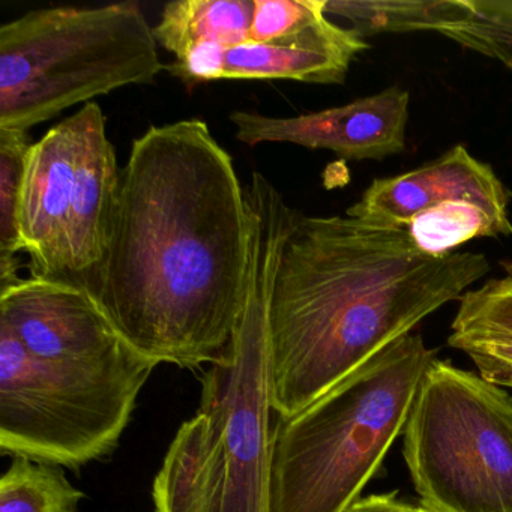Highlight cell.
I'll list each match as a JSON object with an SVG mask.
<instances>
[{"instance_id":"cell-1","label":"cell","mask_w":512,"mask_h":512,"mask_svg":"<svg viewBox=\"0 0 512 512\" xmlns=\"http://www.w3.org/2000/svg\"><path fill=\"white\" fill-rule=\"evenodd\" d=\"M248 247L247 188L209 125H154L122 169L109 247L89 292L134 349L196 370L232 347Z\"/></svg>"},{"instance_id":"cell-2","label":"cell","mask_w":512,"mask_h":512,"mask_svg":"<svg viewBox=\"0 0 512 512\" xmlns=\"http://www.w3.org/2000/svg\"><path fill=\"white\" fill-rule=\"evenodd\" d=\"M490 269L481 253L424 256L401 229L298 212L269 298L275 415L301 412Z\"/></svg>"},{"instance_id":"cell-3","label":"cell","mask_w":512,"mask_h":512,"mask_svg":"<svg viewBox=\"0 0 512 512\" xmlns=\"http://www.w3.org/2000/svg\"><path fill=\"white\" fill-rule=\"evenodd\" d=\"M247 199L244 310L226 358L203 373L199 412L181 425L155 476L157 512H271L269 298L298 211L262 173L251 178Z\"/></svg>"},{"instance_id":"cell-4","label":"cell","mask_w":512,"mask_h":512,"mask_svg":"<svg viewBox=\"0 0 512 512\" xmlns=\"http://www.w3.org/2000/svg\"><path fill=\"white\" fill-rule=\"evenodd\" d=\"M419 334L377 353L272 427L271 512H346L404 431L433 362Z\"/></svg>"},{"instance_id":"cell-5","label":"cell","mask_w":512,"mask_h":512,"mask_svg":"<svg viewBox=\"0 0 512 512\" xmlns=\"http://www.w3.org/2000/svg\"><path fill=\"white\" fill-rule=\"evenodd\" d=\"M166 70L136 2L29 11L0 28V128L28 133Z\"/></svg>"},{"instance_id":"cell-6","label":"cell","mask_w":512,"mask_h":512,"mask_svg":"<svg viewBox=\"0 0 512 512\" xmlns=\"http://www.w3.org/2000/svg\"><path fill=\"white\" fill-rule=\"evenodd\" d=\"M157 361L91 364L31 355L0 323V451L79 469L107 457Z\"/></svg>"},{"instance_id":"cell-7","label":"cell","mask_w":512,"mask_h":512,"mask_svg":"<svg viewBox=\"0 0 512 512\" xmlns=\"http://www.w3.org/2000/svg\"><path fill=\"white\" fill-rule=\"evenodd\" d=\"M121 172L97 103L32 143L20 200L31 277L91 289L109 247Z\"/></svg>"},{"instance_id":"cell-8","label":"cell","mask_w":512,"mask_h":512,"mask_svg":"<svg viewBox=\"0 0 512 512\" xmlns=\"http://www.w3.org/2000/svg\"><path fill=\"white\" fill-rule=\"evenodd\" d=\"M403 436L419 506L512 512V398L502 386L433 359Z\"/></svg>"},{"instance_id":"cell-9","label":"cell","mask_w":512,"mask_h":512,"mask_svg":"<svg viewBox=\"0 0 512 512\" xmlns=\"http://www.w3.org/2000/svg\"><path fill=\"white\" fill-rule=\"evenodd\" d=\"M409 104V92L391 86L320 112L290 118L233 112L229 119L236 139L251 148L290 143L314 151L326 149L343 160H383L406 148Z\"/></svg>"},{"instance_id":"cell-10","label":"cell","mask_w":512,"mask_h":512,"mask_svg":"<svg viewBox=\"0 0 512 512\" xmlns=\"http://www.w3.org/2000/svg\"><path fill=\"white\" fill-rule=\"evenodd\" d=\"M368 47L355 29L335 25L326 17L292 43L202 44L176 58L166 70L187 86L223 79L343 85L350 65Z\"/></svg>"},{"instance_id":"cell-11","label":"cell","mask_w":512,"mask_h":512,"mask_svg":"<svg viewBox=\"0 0 512 512\" xmlns=\"http://www.w3.org/2000/svg\"><path fill=\"white\" fill-rule=\"evenodd\" d=\"M511 194L490 164L473 157L463 145L436 160L391 178L374 179L346 214L380 226L401 229L428 208L467 200L509 218Z\"/></svg>"},{"instance_id":"cell-12","label":"cell","mask_w":512,"mask_h":512,"mask_svg":"<svg viewBox=\"0 0 512 512\" xmlns=\"http://www.w3.org/2000/svg\"><path fill=\"white\" fill-rule=\"evenodd\" d=\"M253 17L254 0H176L164 5L154 34L176 59L202 44L250 43Z\"/></svg>"},{"instance_id":"cell-13","label":"cell","mask_w":512,"mask_h":512,"mask_svg":"<svg viewBox=\"0 0 512 512\" xmlns=\"http://www.w3.org/2000/svg\"><path fill=\"white\" fill-rule=\"evenodd\" d=\"M401 230L419 253L439 259L473 239L512 235V221L478 203L452 200L419 212Z\"/></svg>"},{"instance_id":"cell-14","label":"cell","mask_w":512,"mask_h":512,"mask_svg":"<svg viewBox=\"0 0 512 512\" xmlns=\"http://www.w3.org/2000/svg\"><path fill=\"white\" fill-rule=\"evenodd\" d=\"M433 32L512 73V0H440Z\"/></svg>"},{"instance_id":"cell-15","label":"cell","mask_w":512,"mask_h":512,"mask_svg":"<svg viewBox=\"0 0 512 512\" xmlns=\"http://www.w3.org/2000/svg\"><path fill=\"white\" fill-rule=\"evenodd\" d=\"M448 344L463 350L475 344H512V263L499 278H491L461 296Z\"/></svg>"},{"instance_id":"cell-16","label":"cell","mask_w":512,"mask_h":512,"mask_svg":"<svg viewBox=\"0 0 512 512\" xmlns=\"http://www.w3.org/2000/svg\"><path fill=\"white\" fill-rule=\"evenodd\" d=\"M83 491L55 464L14 457L0 479V512H77Z\"/></svg>"},{"instance_id":"cell-17","label":"cell","mask_w":512,"mask_h":512,"mask_svg":"<svg viewBox=\"0 0 512 512\" xmlns=\"http://www.w3.org/2000/svg\"><path fill=\"white\" fill-rule=\"evenodd\" d=\"M31 146L26 131L0 128V290L22 280L17 260L23 253L20 200Z\"/></svg>"},{"instance_id":"cell-18","label":"cell","mask_w":512,"mask_h":512,"mask_svg":"<svg viewBox=\"0 0 512 512\" xmlns=\"http://www.w3.org/2000/svg\"><path fill=\"white\" fill-rule=\"evenodd\" d=\"M439 0H328L326 16L341 17L352 23L362 37L379 32H433Z\"/></svg>"},{"instance_id":"cell-19","label":"cell","mask_w":512,"mask_h":512,"mask_svg":"<svg viewBox=\"0 0 512 512\" xmlns=\"http://www.w3.org/2000/svg\"><path fill=\"white\" fill-rule=\"evenodd\" d=\"M326 4L328 0H254L250 43L299 40L326 19Z\"/></svg>"},{"instance_id":"cell-20","label":"cell","mask_w":512,"mask_h":512,"mask_svg":"<svg viewBox=\"0 0 512 512\" xmlns=\"http://www.w3.org/2000/svg\"><path fill=\"white\" fill-rule=\"evenodd\" d=\"M463 352L482 377L502 388H512V344H475Z\"/></svg>"},{"instance_id":"cell-21","label":"cell","mask_w":512,"mask_h":512,"mask_svg":"<svg viewBox=\"0 0 512 512\" xmlns=\"http://www.w3.org/2000/svg\"><path fill=\"white\" fill-rule=\"evenodd\" d=\"M346 512H419V506L403 502L397 493L371 494L356 500Z\"/></svg>"},{"instance_id":"cell-22","label":"cell","mask_w":512,"mask_h":512,"mask_svg":"<svg viewBox=\"0 0 512 512\" xmlns=\"http://www.w3.org/2000/svg\"><path fill=\"white\" fill-rule=\"evenodd\" d=\"M419 512H431L428 511V509L422 508V506H419Z\"/></svg>"}]
</instances>
